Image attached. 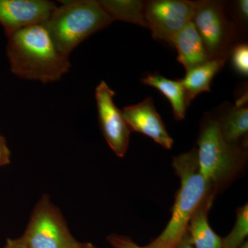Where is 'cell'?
Instances as JSON below:
<instances>
[{
  "label": "cell",
  "instance_id": "cell-1",
  "mask_svg": "<svg viewBox=\"0 0 248 248\" xmlns=\"http://www.w3.org/2000/svg\"><path fill=\"white\" fill-rule=\"evenodd\" d=\"M6 37L10 70L20 79L48 84L69 71L68 56L58 50L42 24L24 28Z\"/></svg>",
  "mask_w": 248,
  "mask_h": 248
},
{
  "label": "cell",
  "instance_id": "cell-2",
  "mask_svg": "<svg viewBox=\"0 0 248 248\" xmlns=\"http://www.w3.org/2000/svg\"><path fill=\"white\" fill-rule=\"evenodd\" d=\"M173 169L181 186L167 226L153 244L161 248H174L187 232V225L196 210L210 194L215 192L213 184L201 173L197 150L173 158Z\"/></svg>",
  "mask_w": 248,
  "mask_h": 248
},
{
  "label": "cell",
  "instance_id": "cell-3",
  "mask_svg": "<svg viewBox=\"0 0 248 248\" xmlns=\"http://www.w3.org/2000/svg\"><path fill=\"white\" fill-rule=\"evenodd\" d=\"M42 24L63 55L70 54L83 41L113 22L99 1H61Z\"/></svg>",
  "mask_w": 248,
  "mask_h": 248
},
{
  "label": "cell",
  "instance_id": "cell-4",
  "mask_svg": "<svg viewBox=\"0 0 248 248\" xmlns=\"http://www.w3.org/2000/svg\"><path fill=\"white\" fill-rule=\"evenodd\" d=\"M197 156L202 175L215 186L234 172L239 162V153L236 146L225 141L219 122L211 120L201 133Z\"/></svg>",
  "mask_w": 248,
  "mask_h": 248
},
{
  "label": "cell",
  "instance_id": "cell-5",
  "mask_svg": "<svg viewBox=\"0 0 248 248\" xmlns=\"http://www.w3.org/2000/svg\"><path fill=\"white\" fill-rule=\"evenodd\" d=\"M22 238L27 248H78L79 244L48 195L36 204Z\"/></svg>",
  "mask_w": 248,
  "mask_h": 248
},
{
  "label": "cell",
  "instance_id": "cell-6",
  "mask_svg": "<svg viewBox=\"0 0 248 248\" xmlns=\"http://www.w3.org/2000/svg\"><path fill=\"white\" fill-rule=\"evenodd\" d=\"M195 4L186 0H155L145 4V19L156 40L172 45L174 37L192 22Z\"/></svg>",
  "mask_w": 248,
  "mask_h": 248
},
{
  "label": "cell",
  "instance_id": "cell-7",
  "mask_svg": "<svg viewBox=\"0 0 248 248\" xmlns=\"http://www.w3.org/2000/svg\"><path fill=\"white\" fill-rule=\"evenodd\" d=\"M192 22L202 37L210 59H226L231 40L229 25L219 1H196Z\"/></svg>",
  "mask_w": 248,
  "mask_h": 248
},
{
  "label": "cell",
  "instance_id": "cell-8",
  "mask_svg": "<svg viewBox=\"0 0 248 248\" xmlns=\"http://www.w3.org/2000/svg\"><path fill=\"white\" fill-rule=\"evenodd\" d=\"M115 95V91L105 81H101L96 88L95 99L103 135L115 154L122 158L126 154L131 131L122 110L116 107Z\"/></svg>",
  "mask_w": 248,
  "mask_h": 248
},
{
  "label": "cell",
  "instance_id": "cell-9",
  "mask_svg": "<svg viewBox=\"0 0 248 248\" xmlns=\"http://www.w3.org/2000/svg\"><path fill=\"white\" fill-rule=\"evenodd\" d=\"M56 6L46 0H0V24L7 37L24 28L45 24Z\"/></svg>",
  "mask_w": 248,
  "mask_h": 248
},
{
  "label": "cell",
  "instance_id": "cell-10",
  "mask_svg": "<svg viewBox=\"0 0 248 248\" xmlns=\"http://www.w3.org/2000/svg\"><path fill=\"white\" fill-rule=\"evenodd\" d=\"M122 112L130 131L149 137L166 149L172 148L173 140L155 108L153 98L148 97L138 104L124 107Z\"/></svg>",
  "mask_w": 248,
  "mask_h": 248
},
{
  "label": "cell",
  "instance_id": "cell-11",
  "mask_svg": "<svg viewBox=\"0 0 248 248\" xmlns=\"http://www.w3.org/2000/svg\"><path fill=\"white\" fill-rule=\"evenodd\" d=\"M172 45L177 48L178 61L186 72L211 60L192 21L178 32Z\"/></svg>",
  "mask_w": 248,
  "mask_h": 248
},
{
  "label": "cell",
  "instance_id": "cell-12",
  "mask_svg": "<svg viewBox=\"0 0 248 248\" xmlns=\"http://www.w3.org/2000/svg\"><path fill=\"white\" fill-rule=\"evenodd\" d=\"M215 192L202 202L187 225V232L195 248H222V239L209 224L208 214L213 205Z\"/></svg>",
  "mask_w": 248,
  "mask_h": 248
},
{
  "label": "cell",
  "instance_id": "cell-13",
  "mask_svg": "<svg viewBox=\"0 0 248 248\" xmlns=\"http://www.w3.org/2000/svg\"><path fill=\"white\" fill-rule=\"evenodd\" d=\"M225 60L226 59L217 58L209 60L187 71L185 78L180 79L185 90L188 105L199 94L210 91L212 81L224 64Z\"/></svg>",
  "mask_w": 248,
  "mask_h": 248
},
{
  "label": "cell",
  "instance_id": "cell-14",
  "mask_svg": "<svg viewBox=\"0 0 248 248\" xmlns=\"http://www.w3.org/2000/svg\"><path fill=\"white\" fill-rule=\"evenodd\" d=\"M142 81L144 84L159 90L169 99L176 120H182L185 118L186 109L189 105L181 80L166 79L161 75L155 73L146 77Z\"/></svg>",
  "mask_w": 248,
  "mask_h": 248
},
{
  "label": "cell",
  "instance_id": "cell-15",
  "mask_svg": "<svg viewBox=\"0 0 248 248\" xmlns=\"http://www.w3.org/2000/svg\"><path fill=\"white\" fill-rule=\"evenodd\" d=\"M104 9L114 20L124 21L147 27L145 4L140 0H101Z\"/></svg>",
  "mask_w": 248,
  "mask_h": 248
},
{
  "label": "cell",
  "instance_id": "cell-16",
  "mask_svg": "<svg viewBox=\"0 0 248 248\" xmlns=\"http://www.w3.org/2000/svg\"><path fill=\"white\" fill-rule=\"evenodd\" d=\"M220 130L225 141L235 146L248 131V108H234L219 122Z\"/></svg>",
  "mask_w": 248,
  "mask_h": 248
},
{
  "label": "cell",
  "instance_id": "cell-17",
  "mask_svg": "<svg viewBox=\"0 0 248 248\" xmlns=\"http://www.w3.org/2000/svg\"><path fill=\"white\" fill-rule=\"evenodd\" d=\"M248 235V205L238 209L234 228L224 239H222V248H239L246 241Z\"/></svg>",
  "mask_w": 248,
  "mask_h": 248
},
{
  "label": "cell",
  "instance_id": "cell-18",
  "mask_svg": "<svg viewBox=\"0 0 248 248\" xmlns=\"http://www.w3.org/2000/svg\"><path fill=\"white\" fill-rule=\"evenodd\" d=\"M232 62L234 69L239 74L248 76V46L247 45L241 44L234 47L232 53Z\"/></svg>",
  "mask_w": 248,
  "mask_h": 248
},
{
  "label": "cell",
  "instance_id": "cell-19",
  "mask_svg": "<svg viewBox=\"0 0 248 248\" xmlns=\"http://www.w3.org/2000/svg\"><path fill=\"white\" fill-rule=\"evenodd\" d=\"M109 244L114 248H161L153 243L147 246H140L128 236L110 234L107 236Z\"/></svg>",
  "mask_w": 248,
  "mask_h": 248
},
{
  "label": "cell",
  "instance_id": "cell-20",
  "mask_svg": "<svg viewBox=\"0 0 248 248\" xmlns=\"http://www.w3.org/2000/svg\"><path fill=\"white\" fill-rule=\"evenodd\" d=\"M11 161V151L6 140L0 134V167L9 164Z\"/></svg>",
  "mask_w": 248,
  "mask_h": 248
},
{
  "label": "cell",
  "instance_id": "cell-21",
  "mask_svg": "<svg viewBox=\"0 0 248 248\" xmlns=\"http://www.w3.org/2000/svg\"><path fill=\"white\" fill-rule=\"evenodd\" d=\"M238 13L240 17L243 20H248V0H240L237 3Z\"/></svg>",
  "mask_w": 248,
  "mask_h": 248
},
{
  "label": "cell",
  "instance_id": "cell-22",
  "mask_svg": "<svg viewBox=\"0 0 248 248\" xmlns=\"http://www.w3.org/2000/svg\"><path fill=\"white\" fill-rule=\"evenodd\" d=\"M4 248H27V247L21 236L18 239H7Z\"/></svg>",
  "mask_w": 248,
  "mask_h": 248
},
{
  "label": "cell",
  "instance_id": "cell-23",
  "mask_svg": "<svg viewBox=\"0 0 248 248\" xmlns=\"http://www.w3.org/2000/svg\"><path fill=\"white\" fill-rule=\"evenodd\" d=\"M174 248H195L194 246H192V244H191L187 232H186L184 236H183L180 242H179V244H177V246Z\"/></svg>",
  "mask_w": 248,
  "mask_h": 248
},
{
  "label": "cell",
  "instance_id": "cell-24",
  "mask_svg": "<svg viewBox=\"0 0 248 248\" xmlns=\"http://www.w3.org/2000/svg\"><path fill=\"white\" fill-rule=\"evenodd\" d=\"M78 248H98L94 246V245L92 244H90V243H85V244H83V243H79V246H78Z\"/></svg>",
  "mask_w": 248,
  "mask_h": 248
},
{
  "label": "cell",
  "instance_id": "cell-25",
  "mask_svg": "<svg viewBox=\"0 0 248 248\" xmlns=\"http://www.w3.org/2000/svg\"><path fill=\"white\" fill-rule=\"evenodd\" d=\"M239 248H248V241H245L244 244H243L242 246H241Z\"/></svg>",
  "mask_w": 248,
  "mask_h": 248
}]
</instances>
